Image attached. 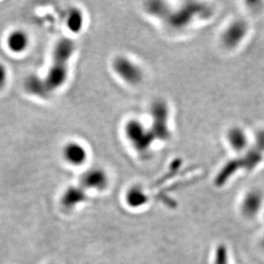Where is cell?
I'll list each match as a JSON object with an SVG mask.
<instances>
[{"instance_id":"obj_1","label":"cell","mask_w":264,"mask_h":264,"mask_svg":"<svg viewBox=\"0 0 264 264\" xmlns=\"http://www.w3.org/2000/svg\"><path fill=\"white\" fill-rule=\"evenodd\" d=\"M75 50V41L63 38L56 43L53 51V61L44 78L35 75L25 81L26 91L34 96L47 98L65 83L68 75V64Z\"/></svg>"},{"instance_id":"obj_2","label":"cell","mask_w":264,"mask_h":264,"mask_svg":"<svg viewBox=\"0 0 264 264\" xmlns=\"http://www.w3.org/2000/svg\"><path fill=\"white\" fill-rule=\"evenodd\" d=\"M124 134L130 146L140 155L150 152L156 141L149 125L137 118L129 119L126 122Z\"/></svg>"},{"instance_id":"obj_3","label":"cell","mask_w":264,"mask_h":264,"mask_svg":"<svg viewBox=\"0 0 264 264\" xmlns=\"http://www.w3.org/2000/svg\"><path fill=\"white\" fill-rule=\"evenodd\" d=\"M149 116L151 118L149 128L156 141L168 140L170 138V109L168 103L162 100H154L150 106Z\"/></svg>"},{"instance_id":"obj_4","label":"cell","mask_w":264,"mask_h":264,"mask_svg":"<svg viewBox=\"0 0 264 264\" xmlns=\"http://www.w3.org/2000/svg\"><path fill=\"white\" fill-rule=\"evenodd\" d=\"M111 68L121 81L131 87L143 83L146 74L143 67L126 55H118L112 60Z\"/></svg>"},{"instance_id":"obj_5","label":"cell","mask_w":264,"mask_h":264,"mask_svg":"<svg viewBox=\"0 0 264 264\" xmlns=\"http://www.w3.org/2000/svg\"><path fill=\"white\" fill-rule=\"evenodd\" d=\"M250 27L248 22L244 19L232 20L222 29L219 41L224 49L233 51L242 45L249 34Z\"/></svg>"},{"instance_id":"obj_6","label":"cell","mask_w":264,"mask_h":264,"mask_svg":"<svg viewBox=\"0 0 264 264\" xmlns=\"http://www.w3.org/2000/svg\"><path fill=\"white\" fill-rule=\"evenodd\" d=\"M224 138L227 147L236 155L246 154L252 146V137L246 128L239 125L227 128Z\"/></svg>"},{"instance_id":"obj_7","label":"cell","mask_w":264,"mask_h":264,"mask_svg":"<svg viewBox=\"0 0 264 264\" xmlns=\"http://www.w3.org/2000/svg\"><path fill=\"white\" fill-rule=\"evenodd\" d=\"M264 200V193L262 191L251 189L243 197L240 204V211L247 219L254 218L261 211Z\"/></svg>"},{"instance_id":"obj_8","label":"cell","mask_w":264,"mask_h":264,"mask_svg":"<svg viewBox=\"0 0 264 264\" xmlns=\"http://www.w3.org/2000/svg\"><path fill=\"white\" fill-rule=\"evenodd\" d=\"M109 178L106 171L94 168L87 171L81 177V187L87 189L104 190L108 186Z\"/></svg>"},{"instance_id":"obj_9","label":"cell","mask_w":264,"mask_h":264,"mask_svg":"<svg viewBox=\"0 0 264 264\" xmlns=\"http://www.w3.org/2000/svg\"><path fill=\"white\" fill-rule=\"evenodd\" d=\"M62 156L66 162L74 166H80L86 162L87 152L84 146L77 142L66 144L62 149Z\"/></svg>"},{"instance_id":"obj_10","label":"cell","mask_w":264,"mask_h":264,"mask_svg":"<svg viewBox=\"0 0 264 264\" xmlns=\"http://www.w3.org/2000/svg\"><path fill=\"white\" fill-rule=\"evenodd\" d=\"M87 199V193L81 186L68 187L63 193L62 204L65 208H74L75 206L84 202Z\"/></svg>"},{"instance_id":"obj_11","label":"cell","mask_w":264,"mask_h":264,"mask_svg":"<svg viewBox=\"0 0 264 264\" xmlns=\"http://www.w3.org/2000/svg\"><path fill=\"white\" fill-rule=\"evenodd\" d=\"M29 38L22 30L11 32L7 38V47L14 53H22L28 48Z\"/></svg>"},{"instance_id":"obj_12","label":"cell","mask_w":264,"mask_h":264,"mask_svg":"<svg viewBox=\"0 0 264 264\" xmlns=\"http://www.w3.org/2000/svg\"><path fill=\"white\" fill-rule=\"evenodd\" d=\"M126 202L131 208H140L149 201V197L142 187L134 186L128 190L126 193Z\"/></svg>"},{"instance_id":"obj_13","label":"cell","mask_w":264,"mask_h":264,"mask_svg":"<svg viewBox=\"0 0 264 264\" xmlns=\"http://www.w3.org/2000/svg\"><path fill=\"white\" fill-rule=\"evenodd\" d=\"M67 28L74 34H78L81 31L84 24V16L81 9L72 8L68 10L66 17Z\"/></svg>"},{"instance_id":"obj_14","label":"cell","mask_w":264,"mask_h":264,"mask_svg":"<svg viewBox=\"0 0 264 264\" xmlns=\"http://www.w3.org/2000/svg\"><path fill=\"white\" fill-rule=\"evenodd\" d=\"M146 12L150 16H154L156 18L168 19L171 11L168 6V3L166 2H147L145 6Z\"/></svg>"},{"instance_id":"obj_15","label":"cell","mask_w":264,"mask_h":264,"mask_svg":"<svg viewBox=\"0 0 264 264\" xmlns=\"http://www.w3.org/2000/svg\"><path fill=\"white\" fill-rule=\"evenodd\" d=\"M214 264H229L227 247L224 245H220L216 247L214 253Z\"/></svg>"},{"instance_id":"obj_16","label":"cell","mask_w":264,"mask_h":264,"mask_svg":"<svg viewBox=\"0 0 264 264\" xmlns=\"http://www.w3.org/2000/svg\"><path fill=\"white\" fill-rule=\"evenodd\" d=\"M7 77L8 74H7L6 67L0 62V89L4 87V85L6 83Z\"/></svg>"},{"instance_id":"obj_17","label":"cell","mask_w":264,"mask_h":264,"mask_svg":"<svg viewBox=\"0 0 264 264\" xmlns=\"http://www.w3.org/2000/svg\"><path fill=\"white\" fill-rule=\"evenodd\" d=\"M261 246L262 247H263V249L264 250V235H263V237H262L261 239Z\"/></svg>"}]
</instances>
